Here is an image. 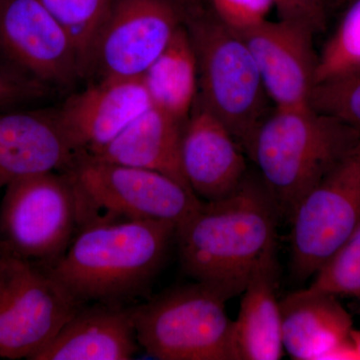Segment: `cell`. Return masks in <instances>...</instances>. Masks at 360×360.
Masks as SVG:
<instances>
[{"label": "cell", "instance_id": "6da1fadb", "mask_svg": "<svg viewBox=\"0 0 360 360\" xmlns=\"http://www.w3.org/2000/svg\"><path fill=\"white\" fill-rule=\"evenodd\" d=\"M278 215L259 177L246 174L233 193L202 201L177 225L182 269L229 300L240 295L258 262L276 248Z\"/></svg>", "mask_w": 360, "mask_h": 360}, {"label": "cell", "instance_id": "7a4b0ae2", "mask_svg": "<svg viewBox=\"0 0 360 360\" xmlns=\"http://www.w3.org/2000/svg\"><path fill=\"white\" fill-rule=\"evenodd\" d=\"M175 231L165 220L86 225L45 269L80 304L124 305L156 276Z\"/></svg>", "mask_w": 360, "mask_h": 360}, {"label": "cell", "instance_id": "3957f363", "mask_svg": "<svg viewBox=\"0 0 360 360\" xmlns=\"http://www.w3.org/2000/svg\"><path fill=\"white\" fill-rule=\"evenodd\" d=\"M360 139V131L309 105L274 108L253 134L246 155L279 214L290 219L303 196Z\"/></svg>", "mask_w": 360, "mask_h": 360}, {"label": "cell", "instance_id": "277c9868", "mask_svg": "<svg viewBox=\"0 0 360 360\" xmlns=\"http://www.w3.org/2000/svg\"><path fill=\"white\" fill-rule=\"evenodd\" d=\"M198 60V99L229 129L246 153L272 108L245 40L212 9L184 15Z\"/></svg>", "mask_w": 360, "mask_h": 360}, {"label": "cell", "instance_id": "5b68a950", "mask_svg": "<svg viewBox=\"0 0 360 360\" xmlns=\"http://www.w3.org/2000/svg\"><path fill=\"white\" fill-rule=\"evenodd\" d=\"M65 172L75 188L78 229L144 219L165 220L177 226L202 202L167 175L86 153Z\"/></svg>", "mask_w": 360, "mask_h": 360}, {"label": "cell", "instance_id": "8992f818", "mask_svg": "<svg viewBox=\"0 0 360 360\" xmlns=\"http://www.w3.org/2000/svg\"><path fill=\"white\" fill-rule=\"evenodd\" d=\"M227 300L195 281L132 307L139 347L160 360H238Z\"/></svg>", "mask_w": 360, "mask_h": 360}, {"label": "cell", "instance_id": "52a82bcc", "mask_svg": "<svg viewBox=\"0 0 360 360\" xmlns=\"http://www.w3.org/2000/svg\"><path fill=\"white\" fill-rule=\"evenodd\" d=\"M78 231L77 200L65 172L28 175L6 187L0 206V240L6 250L49 267Z\"/></svg>", "mask_w": 360, "mask_h": 360}, {"label": "cell", "instance_id": "ba28073f", "mask_svg": "<svg viewBox=\"0 0 360 360\" xmlns=\"http://www.w3.org/2000/svg\"><path fill=\"white\" fill-rule=\"evenodd\" d=\"M82 307L42 265L6 251L0 264V359H32Z\"/></svg>", "mask_w": 360, "mask_h": 360}, {"label": "cell", "instance_id": "9c48e42d", "mask_svg": "<svg viewBox=\"0 0 360 360\" xmlns=\"http://www.w3.org/2000/svg\"><path fill=\"white\" fill-rule=\"evenodd\" d=\"M291 262L307 279L349 238L360 222V139L305 194L291 214Z\"/></svg>", "mask_w": 360, "mask_h": 360}, {"label": "cell", "instance_id": "30bf717a", "mask_svg": "<svg viewBox=\"0 0 360 360\" xmlns=\"http://www.w3.org/2000/svg\"><path fill=\"white\" fill-rule=\"evenodd\" d=\"M0 70L51 92L84 79L72 40L39 0H0Z\"/></svg>", "mask_w": 360, "mask_h": 360}, {"label": "cell", "instance_id": "8fae6325", "mask_svg": "<svg viewBox=\"0 0 360 360\" xmlns=\"http://www.w3.org/2000/svg\"><path fill=\"white\" fill-rule=\"evenodd\" d=\"M184 23L172 0H113L89 77H142Z\"/></svg>", "mask_w": 360, "mask_h": 360}, {"label": "cell", "instance_id": "7c38bea8", "mask_svg": "<svg viewBox=\"0 0 360 360\" xmlns=\"http://www.w3.org/2000/svg\"><path fill=\"white\" fill-rule=\"evenodd\" d=\"M238 33L252 54L274 108L309 105L319 61L315 33L302 23L281 18Z\"/></svg>", "mask_w": 360, "mask_h": 360}, {"label": "cell", "instance_id": "4fadbf2b", "mask_svg": "<svg viewBox=\"0 0 360 360\" xmlns=\"http://www.w3.org/2000/svg\"><path fill=\"white\" fill-rule=\"evenodd\" d=\"M82 155L58 106L0 110V189L28 175L65 172Z\"/></svg>", "mask_w": 360, "mask_h": 360}, {"label": "cell", "instance_id": "5bb4252c", "mask_svg": "<svg viewBox=\"0 0 360 360\" xmlns=\"http://www.w3.org/2000/svg\"><path fill=\"white\" fill-rule=\"evenodd\" d=\"M150 106L142 77L103 78L70 94L58 110L75 148L94 155Z\"/></svg>", "mask_w": 360, "mask_h": 360}, {"label": "cell", "instance_id": "9a60e30c", "mask_svg": "<svg viewBox=\"0 0 360 360\" xmlns=\"http://www.w3.org/2000/svg\"><path fill=\"white\" fill-rule=\"evenodd\" d=\"M243 153L229 129L198 97L181 142L182 172L193 193L202 201L233 193L248 174Z\"/></svg>", "mask_w": 360, "mask_h": 360}, {"label": "cell", "instance_id": "2e32d148", "mask_svg": "<svg viewBox=\"0 0 360 360\" xmlns=\"http://www.w3.org/2000/svg\"><path fill=\"white\" fill-rule=\"evenodd\" d=\"M281 303L284 352L296 360H359L352 319L336 296L309 288Z\"/></svg>", "mask_w": 360, "mask_h": 360}, {"label": "cell", "instance_id": "e0dca14e", "mask_svg": "<svg viewBox=\"0 0 360 360\" xmlns=\"http://www.w3.org/2000/svg\"><path fill=\"white\" fill-rule=\"evenodd\" d=\"M132 307L82 305L30 360H129L139 349Z\"/></svg>", "mask_w": 360, "mask_h": 360}, {"label": "cell", "instance_id": "ac0fdd59", "mask_svg": "<svg viewBox=\"0 0 360 360\" xmlns=\"http://www.w3.org/2000/svg\"><path fill=\"white\" fill-rule=\"evenodd\" d=\"M186 123L150 106L108 146L89 155L108 162L160 172L193 191L181 167Z\"/></svg>", "mask_w": 360, "mask_h": 360}, {"label": "cell", "instance_id": "d6986e66", "mask_svg": "<svg viewBox=\"0 0 360 360\" xmlns=\"http://www.w3.org/2000/svg\"><path fill=\"white\" fill-rule=\"evenodd\" d=\"M276 248L262 258L243 290L238 319L233 321L238 360L283 359L281 303L276 298Z\"/></svg>", "mask_w": 360, "mask_h": 360}, {"label": "cell", "instance_id": "ffe728a7", "mask_svg": "<svg viewBox=\"0 0 360 360\" xmlns=\"http://www.w3.org/2000/svg\"><path fill=\"white\" fill-rule=\"evenodd\" d=\"M142 80L153 106L186 122L198 96V70L184 23L142 75Z\"/></svg>", "mask_w": 360, "mask_h": 360}, {"label": "cell", "instance_id": "44dd1931", "mask_svg": "<svg viewBox=\"0 0 360 360\" xmlns=\"http://www.w3.org/2000/svg\"><path fill=\"white\" fill-rule=\"evenodd\" d=\"M63 25L75 49L82 77L91 72L99 33L113 0H39Z\"/></svg>", "mask_w": 360, "mask_h": 360}, {"label": "cell", "instance_id": "7402d4cb", "mask_svg": "<svg viewBox=\"0 0 360 360\" xmlns=\"http://www.w3.org/2000/svg\"><path fill=\"white\" fill-rule=\"evenodd\" d=\"M357 70H360V0H350L319 54L315 84Z\"/></svg>", "mask_w": 360, "mask_h": 360}, {"label": "cell", "instance_id": "603a6c76", "mask_svg": "<svg viewBox=\"0 0 360 360\" xmlns=\"http://www.w3.org/2000/svg\"><path fill=\"white\" fill-rule=\"evenodd\" d=\"M309 290L360 297V222L345 243L315 274Z\"/></svg>", "mask_w": 360, "mask_h": 360}, {"label": "cell", "instance_id": "cb8c5ba5", "mask_svg": "<svg viewBox=\"0 0 360 360\" xmlns=\"http://www.w3.org/2000/svg\"><path fill=\"white\" fill-rule=\"evenodd\" d=\"M309 106L360 131V70L315 84Z\"/></svg>", "mask_w": 360, "mask_h": 360}, {"label": "cell", "instance_id": "d4e9b609", "mask_svg": "<svg viewBox=\"0 0 360 360\" xmlns=\"http://www.w3.org/2000/svg\"><path fill=\"white\" fill-rule=\"evenodd\" d=\"M212 11L234 32L250 30L264 21L274 6V0H210Z\"/></svg>", "mask_w": 360, "mask_h": 360}, {"label": "cell", "instance_id": "484cf974", "mask_svg": "<svg viewBox=\"0 0 360 360\" xmlns=\"http://www.w3.org/2000/svg\"><path fill=\"white\" fill-rule=\"evenodd\" d=\"M279 18L297 21L317 34L328 23V0H274Z\"/></svg>", "mask_w": 360, "mask_h": 360}, {"label": "cell", "instance_id": "4316f807", "mask_svg": "<svg viewBox=\"0 0 360 360\" xmlns=\"http://www.w3.org/2000/svg\"><path fill=\"white\" fill-rule=\"evenodd\" d=\"M49 94L44 87L21 82L0 70V110L37 105Z\"/></svg>", "mask_w": 360, "mask_h": 360}, {"label": "cell", "instance_id": "83f0119b", "mask_svg": "<svg viewBox=\"0 0 360 360\" xmlns=\"http://www.w3.org/2000/svg\"><path fill=\"white\" fill-rule=\"evenodd\" d=\"M350 336H352V343H354L356 354L359 355V360H360V330L352 329Z\"/></svg>", "mask_w": 360, "mask_h": 360}, {"label": "cell", "instance_id": "f1b7e54d", "mask_svg": "<svg viewBox=\"0 0 360 360\" xmlns=\"http://www.w3.org/2000/svg\"><path fill=\"white\" fill-rule=\"evenodd\" d=\"M6 246L4 245V243L0 240V264H1L2 258H4V255L6 253Z\"/></svg>", "mask_w": 360, "mask_h": 360}, {"label": "cell", "instance_id": "f546056e", "mask_svg": "<svg viewBox=\"0 0 360 360\" xmlns=\"http://www.w3.org/2000/svg\"><path fill=\"white\" fill-rule=\"evenodd\" d=\"M172 1H186V0H172Z\"/></svg>", "mask_w": 360, "mask_h": 360}, {"label": "cell", "instance_id": "4dcf8cb0", "mask_svg": "<svg viewBox=\"0 0 360 360\" xmlns=\"http://www.w3.org/2000/svg\"><path fill=\"white\" fill-rule=\"evenodd\" d=\"M343 1H345V2H347H347H348V1H350V0H343Z\"/></svg>", "mask_w": 360, "mask_h": 360}]
</instances>
